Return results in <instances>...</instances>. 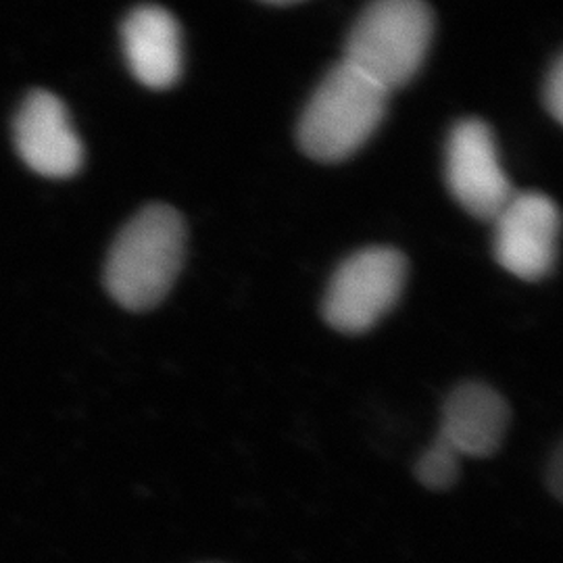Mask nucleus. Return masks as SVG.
Masks as SVG:
<instances>
[{
	"label": "nucleus",
	"instance_id": "f257e3e1",
	"mask_svg": "<svg viewBox=\"0 0 563 563\" xmlns=\"http://www.w3.org/2000/svg\"><path fill=\"white\" fill-rule=\"evenodd\" d=\"M186 223L174 207L148 205L113 242L104 286L128 311H148L172 290L186 253Z\"/></svg>",
	"mask_w": 563,
	"mask_h": 563
},
{
	"label": "nucleus",
	"instance_id": "f03ea898",
	"mask_svg": "<svg viewBox=\"0 0 563 563\" xmlns=\"http://www.w3.org/2000/svg\"><path fill=\"white\" fill-rule=\"evenodd\" d=\"M388 92L346 60L336 63L302 111L299 144L313 162L353 157L380 125Z\"/></svg>",
	"mask_w": 563,
	"mask_h": 563
},
{
	"label": "nucleus",
	"instance_id": "7ed1b4c3",
	"mask_svg": "<svg viewBox=\"0 0 563 563\" xmlns=\"http://www.w3.org/2000/svg\"><path fill=\"white\" fill-rule=\"evenodd\" d=\"M434 34V13L422 0H376L346 38L344 59L388 95L416 78Z\"/></svg>",
	"mask_w": 563,
	"mask_h": 563
},
{
	"label": "nucleus",
	"instance_id": "20e7f679",
	"mask_svg": "<svg viewBox=\"0 0 563 563\" xmlns=\"http://www.w3.org/2000/svg\"><path fill=\"white\" fill-rule=\"evenodd\" d=\"M407 260L390 246H369L351 255L332 276L323 320L342 334L372 330L401 297Z\"/></svg>",
	"mask_w": 563,
	"mask_h": 563
},
{
	"label": "nucleus",
	"instance_id": "39448f33",
	"mask_svg": "<svg viewBox=\"0 0 563 563\" xmlns=\"http://www.w3.org/2000/svg\"><path fill=\"white\" fill-rule=\"evenodd\" d=\"M446 184L451 195L478 220L495 218L514 199L490 128L481 120H463L446 144Z\"/></svg>",
	"mask_w": 563,
	"mask_h": 563
},
{
	"label": "nucleus",
	"instance_id": "423d86ee",
	"mask_svg": "<svg viewBox=\"0 0 563 563\" xmlns=\"http://www.w3.org/2000/svg\"><path fill=\"white\" fill-rule=\"evenodd\" d=\"M560 209L541 192H516L495 218V260L511 276L543 280L558 260Z\"/></svg>",
	"mask_w": 563,
	"mask_h": 563
},
{
	"label": "nucleus",
	"instance_id": "0eeeda50",
	"mask_svg": "<svg viewBox=\"0 0 563 563\" xmlns=\"http://www.w3.org/2000/svg\"><path fill=\"white\" fill-rule=\"evenodd\" d=\"M15 146L23 163L46 178H71L84 163V146L65 104L34 90L15 118Z\"/></svg>",
	"mask_w": 563,
	"mask_h": 563
},
{
	"label": "nucleus",
	"instance_id": "6e6552de",
	"mask_svg": "<svg viewBox=\"0 0 563 563\" xmlns=\"http://www.w3.org/2000/svg\"><path fill=\"white\" fill-rule=\"evenodd\" d=\"M509 407L490 386L465 383L443 405L439 439L460 457L484 460L499 451L509 428Z\"/></svg>",
	"mask_w": 563,
	"mask_h": 563
},
{
	"label": "nucleus",
	"instance_id": "1a4fd4ad",
	"mask_svg": "<svg viewBox=\"0 0 563 563\" xmlns=\"http://www.w3.org/2000/svg\"><path fill=\"white\" fill-rule=\"evenodd\" d=\"M121 42L134 78L153 90L180 80L181 32L176 18L162 7H139L121 25Z\"/></svg>",
	"mask_w": 563,
	"mask_h": 563
},
{
	"label": "nucleus",
	"instance_id": "9d476101",
	"mask_svg": "<svg viewBox=\"0 0 563 563\" xmlns=\"http://www.w3.org/2000/svg\"><path fill=\"white\" fill-rule=\"evenodd\" d=\"M460 455L437 437L416 463V478L430 490H449L460 481Z\"/></svg>",
	"mask_w": 563,
	"mask_h": 563
},
{
	"label": "nucleus",
	"instance_id": "9b49d317",
	"mask_svg": "<svg viewBox=\"0 0 563 563\" xmlns=\"http://www.w3.org/2000/svg\"><path fill=\"white\" fill-rule=\"evenodd\" d=\"M544 104L553 120L562 121L563 115V60H555L544 86Z\"/></svg>",
	"mask_w": 563,
	"mask_h": 563
},
{
	"label": "nucleus",
	"instance_id": "f8f14e48",
	"mask_svg": "<svg viewBox=\"0 0 563 563\" xmlns=\"http://www.w3.org/2000/svg\"><path fill=\"white\" fill-rule=\"evenodd\" d=\"M551 474H553V481H551V488H553L555 497H562V453H560V451L555 453V460H553V467H551Z\"/></svg>",
	"mask_w": 563,
	"mask_h": 563
}]
</instances>
